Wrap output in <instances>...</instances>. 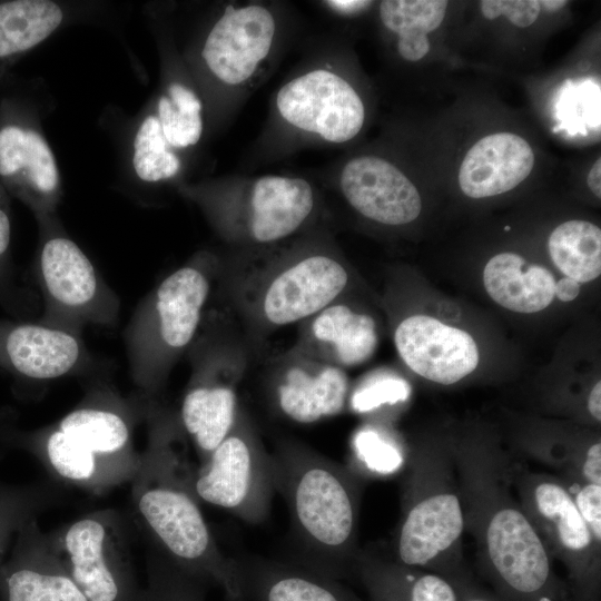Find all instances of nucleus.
<instances>
[{
	"label": "nucleus",
	"mask_w": 601,
	"mask_h": 601,
	"mask_svg": "<svg viewBox=\"0 0 601 601\" xmlns=\"http://www.w3.org/2000/svg\"><path fill=\"white\" fill-rule=\"evenodd\" d=\"M480 572L505 601H573L512 483L513 461L492 443L451 445Z\"/></svg>",
	"instance_id": "f257e3e1"
},
{
	"label": "nucleus",
	"mask_w": 601,
	"mask_h": 601,
	"mask_svg": "<svg viewBox=\"0 0 601 601\" xmlns=\"http://www.w3.org/2000/svg\"><path fill=\"white\" fill-rule=\"evenodd\" d=\"M144 413L148 444L130 480L137 519L171 563L220 587L230 601L243 599L235 559L218 548L194 493V472L176 445V423L154 404Z\"/></svg>",
	"instance_id": "f03ea898"
},
{
	"label": "nucleus",
	"mask_w": 601,
	"mask_h": 601,
	"mask_svg": "<svg viewBox=\"0 0 601 601\" xmlns=\"http://www.w3.org/2000/svg\"><path fill=\"white\" fill-rule=\"evenodd\" d=\"M275 490L285 497L304 566L337 580L353 578L359 551L363 477L294 442L272 454Z\"/></svg>",
	"instance_id": "7ed1b4c3"
},
{
	"label": "nucleus",
	"mask_w": 601,
	"mask_h": 601,
	"mask_svg": "<svg viewBox=\"0 0 601 601\" xmlns=\"http://www.w3.org/2000/svg\"><path fill=\"white\" fill-rule=\"evenodd\" d=\"M404 469L391 556L452 581L469 568L463 560L464 510L451 445L415 449Z\"/></svg>",
	"instance_id": "20e7f679"
},
{
	"label": "nucleus",
	"mask_w": 601,
	"mask_h": 601,
	"mask_svg": "<svg viewBox=\"0 0 601 601\" xmlns=\"http://www.w3.org/2000/svg\"><path fill=\"white\" fill-rule=\"evenodd\" d=\"M206 257L166 276L138 305L125 331L132 382L150 400L195 341L213 280Z\"/></svg>",
	"instance_id": "39448f33"
},
{
	"label": "nucleus",
	"mask_w": 601,
	"mask_h": 601,
	"mask_svg": "<svg viewBox=\"0 0 601 601\" xmlns=\"http://www.w3.org/2000/svg\"><path fill=\"white\" fill-rule=\"evenodd\" d=\"M515 495L553 560L564 566L573 601H601V543L559 476L513 463Z\"/></svg>",
	"instance_id": "423d86ee"
},
{
	"label": "nucleus",
	"mask_w": 601,
	"mask_h": 601,
	"mask_svg": "<svg viewBox=\"0 0 601 601\" xmlns=\"http://www.w3.org/2000/svg\"><path fill=\"white\" fill-rule=\"evenodd\" d=\"M48 538L88 601H145L116 511L88 513Z\"/></svg>",
	"instance_id": "0eeeda50"
},
{
	"label": "nucleus",
	"mask_w": 601,
	"mask_h": 601,
	"mask_svg": "<svg viewBox=\"0 0 601 601\" xmlns=\"http://www.w3.org/2000/svg\"><path fill=\"white\" fill-rule=\"evenodd\" d=\"M37 276L45 300L41 323L80 336L87 325L117 324L119 298L70 238L59 234L45 238Z\"/></svg>",
	"instance_id": "6e6552de"
},
{
	"label": "nucleus",
	"mask_w": 601,
	"mask_h": 601,
	"mask_svg": "<svg viewBox=\"0 0 601 601\" xmlns=\"http://www.w3.org/2000/svg\"><path fill=\"white\" fill-rule=\"evenodd\" d=\"M193 490L198 501L248 523L267 515L275 491L272 455L240 412L230 432L194 473Z\"/></svg>",
	"instance_id": "1a4fd4ad"
},
{
	"label": "nucleus",
	"mask_w": 601,
	"mask_h": 601,
	"mask_svg": "<svg viewBox=\"0 0 601 601\" xmlns=\"http://www.w3.org/2000/svg\"><path fill=\"white\" fill-rule=\"evenodd\" d=\"M0 184L40 224L51 219L61 197L55 155L28 112L12 99L0 102Z\"/></svg>",
	"instance_id": "9d476101"
},
{
	"label": "nucleus",
	"mask_w": 601,
	"mask_h": 601,
	"mask_svg": "<svg viewBox=\"0 0 601 601\" xmlns=\"http://www.w3.org/2000/svg\"><path fill=\"white\" fill-rule=\"evenodd\" d=\"M347 283V270L336 258L308 254L267 274L254 311L259 322L273 328L307 321L336 302Z\"/></svg>",
	"instance_id": "9b49d317"
},
{
	"label": "nucleus",
	"mask_w": 601,
	"mask_h": 601,
	"mask_svg": "<svg viewBox=\"0 0 601 601\" xmlns=\"http://www.w3.org/2000/svg\"><path fill=\"white\" fill-rule=\"evenodd\" d=\"M276 107L293 127L335 144L354 138L365 120L358 93L327 69H315L288 81L276 96Z\"/></svg>",
	"instance_id": "f8f14e48"
},
{
	"label": "nucleus",
	"mask_w": 601,
	"mask_h": 601,
	"mask_svg": "<svg viewBox=\"0 0 601 601\" xmlns=\"http://www.w3.org/2000/svg\"><path fill=\"white\" fill-rule=\"evenodd\" d=\"M197 353L181 402L180 424L204 462L230 432L239 410L236 378L224 354L213 347Z\"/></svg>",
	"instance_id": "ddd939ff"
},
{
	"label": "nucleus",
	"mask_w": 601,
	"mask_h": 601,
	"mask_svg": "<svg viewBox=\"0 0 601 601\" xmlns=\"http://www.w3.org/2000/svg\"><path fill=\"white\" fill-rule=\"evenodd\" d=\"M80 335L41 322L0 321V368L29 381H48L87 366Z\"/></svg>",
	"instance_id": "4468645a"
},
{
	"label": "nucleus",
	"mask_w": 601,
	"mask_h": 601,
	"mask_svg": "<svg viewBox=\"0 0 601 601\" xmlns=\"http://www.w3.org/2000/svg\"><path fill=\"white\" fill-rule=\"evenodd\" d=\"M275 30V19L265 7H228L206 37L203 60L219 81L240 85L268 56Z\"/></svg>",
	"instance_id": "2eb2a0df"
},
{
	"label": "nucleus",
	"mask_w": 601,
	"mask_h": 601,
	"mask_svg": "<svg viewBox=\"0 0 601 601\" xmlns=\"http://www.w3.org/2000/svg\"><path fill=\"white\" fill-rule=\"evenodd\" d=\"M1 601H88L52 549L36 518L18 531L0 566Z\"/></svg>",
	"instance_id": "dca6fc26"
},
{
	"label": "nucleus",
	"mask_w": 601,
	"mask_h": 601,
	"mask_svg": "<svg viewBox=\"0 0 601 601\" xmlns=\"http://www.w3.org/2000/svg\"><path fill=\"white\" fill-rule=\"evenodd\" d=\"M56 424L124 481L131 480L139 460L131 442L134 412L117 394L95 390Z\"/></svg>",
	"instance_id": "f3484780"
},
{
	"label": "nucleus",
	"mask_w": 601,
	"mask_h": 601,
	"mask_svg": "<svg viewBox=\"0 0 601 601\" xmlns=\"http://www.w3.org/2000/svg\"><path fill=\"white\" fill-rule=\"evenodd\" d=\"M396 349L420 376L451 385L470 375L479 364V348L463 329L426 315H413L397 326Z\"/></svg>",
	"instance_id": "a211bd4d"
},
{
	"label": "nucleus",
	"mask_w": 601,
	"mask_h": 601,
	"mask_svg": "<svg viewBox=\"0 0 601 601\" xmlns=\"http://www.w3.org/2000/svg\"><path fill=\"white\" fill-rule=\"evenodd\" d=\"M339 185L356 211L380 224H408L422 209L414 184L397 167L380 157L351 159L342 170Z\"/></svg>",
	"instance_id": "6ab92c4d"
},
{
	"label": "nucleus",
	"mask_w": 601,
	"mask_h": 601,
	"mask_svg": "<svg viewBox=\"0 0 601 601\" xmlns=\"http://www.w3.org/2000/svg\"><path fill=\"white\" fill-rule=\"evenodd\" d=\"M313 208L314 193L307 180L267 175L252 185L239 216L230 220H239L243 235L253 243L272 244L295 233Z\"/></svg>",
	"instance_id": "aec40b11"
},
{
	"label": "nucleus",
	"mask_w": 601,
	"mask_h": 601,
	"mask_svg": "<svg viewBox=\"0 0 601 601\" xmlns=\"http://www.w3.org/2000/svg\"><path fill=\"white\" fill-rule=\"evenodd\" d=\"M273 396L284 416L312 424L344 410L348 380L343 368L296 352L278 372Z\"/></svg>",
	"instance_id": "412c9836"
},
{
	"label": "nucleus",
	"mask_w": 601,
	"mask_h": 601,
	"mask_svg": "<svg viewBox=\"0 0 601 601\" xmlns=\"http://www.w3.org/2000/svg\"><path fill=\"white\" fill-rule=\"evenodd\" d=\"M239 588L248 601H362L339 580L298 563L235 559Z\"/></svg>",
	"instance_id": "4be33fe9"
},
{
	"label": "nucleus",
	"mask_w": 601,
	"mask_h": 601,
	"mask_svg": "<svg viewBox=\"0 0 601 601\" xmlns=\"http://www.w3.org/2000/svg\"><path fill=\"white\" fill-rule=\"evenodd\" d=\"M533 166L534 154L524 138L506 131L495 132L469 149L459 170V185L471 198L496 196L515 188Z\"/></svg>",
	"instance_id": "5701e85b"
},
{
	"label": "nucleus",
	"mask_w": 601,
	"mask_h": 601,
	"mask_svg": "<svg viewBox=\"0 0 601 601\" xmlns=\"http://www.w3.org/2000/svg\"><path fill=\"white\" fill-rule=\"evenodd\" d=\"M306 322L297 351L303 355L344 368L374 354L376 324L367 314L334 302Z\"/></svg>",
	"instance_id": "b1692460"
},
{
	"label": "nucleus",
	"mask_w": 601,
	"mask_h": 601,
	"mask_svg": "<svg viewBox=\"0 0 601 601\" xmlns=\"http://www.w3.org/2000/svg\"><path fill=\"white\" fill-rule=\"evenodd\" d=\"M0 442L29 451L60 479L93 489L124 480L57 424L36 431L0 425Z\"/></svg>",
	"instance_id": "393cba45"
},
{
	"label": "nucleus",
	"mask_w": 601,
	"mask_h": 601,
	"mask_svg": "<svg viewBox=\"0 0 601 601\" xmlns=\"http://www.w3.org/2000/svg\"><path fill=\"white\" fill-rule=\"evenodd\" d=\"M353 578L364 587L370 601H459L449 579L368 550L359 549Z\"/></svg>",
	"instance_id": "a878e982"
},
{
	"label": "nucleus",
	"mask_w": 601,
	"mask_h": 601,
	"mask_svg": "<svg viewBox=\"0 0 601 601\" xmlns=\"http://www.w3.org/2000/svg\"><path fill=\"white\" fill-rule=\"evenodd\" d=\"M483 283L493 300L516 313L540 312L554 297L552 273L539 265H528L522 256L514 253L493 256L485 265Z\"/></svg>",
	"instance_id": "bb28decb"
},
{
	"label": "nucleus",
	"mask_w": 601,
	"mask_h": 601,
	"mask_svg": "<svg viewBox=\"0 0 601 601\" xmlns=\"http://www.w3.org/2000/svg\"><path fill=\"white\" fill-rule=\"evenodd\" d=\"M62 8L49 0L0 1V81L26 53L62 23Z\"/></svg>",
	"instance_id": "cd10ccee"
},
{
	"label": "nucleus",
	"mask_w": 601,
	"mask_h": 601,
	"mask_svg": "<svg viewBox=\"0 0 601 601\" xmlns=\"http://www.w3.org/2000/svg\"><path fill=\"white\" fill-rule=\"evenodd\" d=\"M444 0H386L380 4V18L397 36V50L406 61H418L430 50L427 35L436 30L447 9Z\"/></svg>",
	"instance_id": "c85d7f7f"
},
{
	"label": "nucleus",
	"mask_w": 601,
	"mask_h": 601,
	"mask_svg": "<svg viewBox=\"0 0 601 601\" xmlns=\"http://www.w3.org/2000/svg\"><path fill=\"white\" fill-rule=\"evenodd\" d=\"M549 252L555 266L578 283L601 274V229L587 220L572 219L550 235Z\"/></svg>",
	"instance_id": "c756f323"
},
{
	"label": "nucleus",
	"mask_w": 601,
	"mask_h": 601,
	"mask_svg": "<svg viewBox=\"0 0 601 601\" xmlns=\"http://www.w3.org/2000/svg\"><path fill=\"white\" fill-rule=\"evenodd\" d=\"M201 101L188 87L175 82L157 102L162 135L173 149L196 145L203 132Z\"/></svg>",
	"instance_id": "7c9ffc66"
},
{
	"label": "nucleus",
	"mask_w": 601,
	"mask_h": 601,
	"mask_svg": "<svg viewBox=\"0 0 601 601\" xmlns=\"http://www.w3.org/2000/svg\"><path fill=\"white\" fill-rule=\"evenodd\" d=\"M180 159L167 144L158 118L149 114L140 122L132 142V167L145 183H158L175 177Z\"/></svg>",
	"instance_id": "2f4dec72"
},
{
	"label": "nucleus",
	"mask_w": 601,
	"mask_h": 601,
	"mask_svg": "<svg viewBox=\"0 0 601 601\" xmlns=\"http://www.w3.org/2000/svg\"><path fill=\"white\" fill-rule=\"evenodd\" d=\"M352 450L356 469L370 475H392L404 469L407 461V454L394 439L370 426L355 433Z\"/></svg>",
	"instance_id": "473e14b6"
},
{
	"label": "nucleus",
	"mask_w": 601,
	"mask_h": 601,
	"mask_svg": "<svg viewBox=\"0 0 601 601\" xmlns=\"http://www.w3.org/2000/svg\"><path fill=\"white\" fill-rule=\"evenodd\" d=\"M205 587L158 553L149 563L145 601H204Z\"/></svg>",
	"instance_id": "72a5a7b5"
},
{
	"label": "nucleus",
	"mask_w": 601,
	"mask_h": 601,
	"mask_svg": "<svg viewBox=\"0 0 601 601\" xmlns=\"http://www.w3.org/2000/svg\"><path fill=\"white\" fill-rule=\"evenodd\" d=\"M46 500L41 487L0 484V566L12 536L36 518Z\"/></svg>",
	"instance_id": "f704fd0d"
},
{
	"label": "nucleus",
	"mask_w": 601,
	"mask_h": 601,
	"mask_svg": "<svg viewBox=\"0 0 601 601\" xmlns=\"http://www.w3.org/2000/svg\"><path fill=\"white\" fill-rule=\"evenodd\" d=\"M411 394L406 381L394 375H380L364 382L351 396L355 412L367 413L383 405L404 402Z\"/></svg>",
	"instance_id": "c9c22d12"
},
{
	"label": "nucleus",
	"mask_w": 601,
	"mask_h": 601,
	"mask_svg": "<svg viewBox=\"0 0 601 601\" xmlns=\"http://www.w3.org/2000/svg\"><path fill=\"white\" fill-rule=\"evenodd\" d=\"M11 208L9 194L0 184V303L8 308L18 303L10 263Z\"/></svg>",
	"instance_id": "e433bc0d"
},
{
	"label": "nucleus",
	"mask_w": 601,
	"mask_h": 601,
	"mask_svg": "<svg viewBox=\"0 0 601 601\" xmlns=\"http://www.w3.org/2000/svg\"><path fill=\"white\" fill-rule=\"evenodd\" d=\"M560 480L571 495L593 538L601 543V484L561 477Z\"/></svg>",
	"instance_id": "4c0bfd02"
},
{
	"label": "nucleus",
	"mask_w": 601,
	"mask_h": 601,
	"mask_svg": "<svg viewBox=\"0 0 601 601\" xmlns=\"http://www.w3.org/2000/svg\"><path fill=\"white\" fill-rule=\"evenodd\" d=\"M480 8L486 19L504 16L516 27L526 28L539 18L542 7L538 0H483Z\"/></svg>",
	"instance_id": "58836bf2"
},
{
	"label": "nucleus",
	"mask_w": 601,
	"mask_h": 601,
	"mask_svg": "<svg viewBox=\"0 0 601 601\" xmlns=\"http://www.w3.org/2000/svg\"><path fill=\"white\" fill-rule=\"evenodd\" d=\"M451 582L457 592L459 601H505L491 589L480 584L470 570Z\"/></svg>",
	"instance_id": "ea45409f"
},
{
	"label": "nucleus",
	"mask_w": 601,
	"mask_h": 601,
	"mask_svg": "<svg viewBox=\"0 0 601 601\" xmlns=\"http://www.w3.org/2000/svg\"><path fill=\"white\" fill-rule=\"evenodd\" d=\"M580 293V283L570 278L563 277L559 282H555L554 296L562 302H570L574 299Z\"/></svg>",
	"instance_id": "a19ab883"
},
{
	"label": "nucleus",
	"mask_w": 601,
	"mask_h": 601,
	"mask_svg": "<svg viewBox=\"0 0 601 601\" xmlns=\"http://www.w3.org/2000/svg\"><path fill=\"white\" fill-rule=\"evenodd\" d=\"M588 412L591 418L600 424L601 422V382L598 381L589 395L588 398Z\"/></svg>",
	"instance_id": "79ce46f5"
},
{
	"label": "nucleus",
	"mask_w": 601,
	"mask_h": 601,
	"mask_svg": "<svg viewBox=\"0 0 601 601\" xmlns=\"http://www.w3.org/2000/svg\"><path fill=\"white\" fill-rule=\"evenodd\" d=\"M588 186L590 190L598 197H601V159L598 158L597 161L591 167L588 174Z\"/></svg>",
	"instance_id": "37998d69"
},
{
	"label": "nucleus",
	"mask_w": 601,
	"mask_h": 601,
	"mask_svg": "<svg viewBox=\"0 0 601 601\" xmlns=\"http://www.w3.org/2000/svg\"><path fill=\"white\" fill-rule=\"evenodd\" d=\"M370 1H356V0H334V1H327V4L335 10H338L341 12L351 13L358 11L366 6H368Z\"/></svg>",
	"instance_id": "c03bdc74"
},
{
	"label": "nucleus",
	"mask_w": 601,
	"mask_h": 601,
	"mask_svg": "<svg viewBox=\"0 0 601 601\" xmlns=\"http://www.w3.org/2000/svg\"><path fill=\"white\" fill-rule=\"evenodd\" d=\"M541 7L545 8L548 11H556L562 9L568 4V1L563 0H544L540 1Z\"/></svg>",
	"instance_id": "a18cd8bd"
},
{
	"label": "nucleus",
	"mask_w": 601,
	"mask_h": 601,
	"mask_svg": "<svg viewBox=\"0 0 601 601\" xmlns=\"http://www.w3.org/2000/svg\"><path fill=\"white\" fill-rule=\"evenodd\" d=\"M236 601H246V600H244V599H239V600H236Z\"/></svg>",
	"instance_id": "49530a36"
}]
</instances>
